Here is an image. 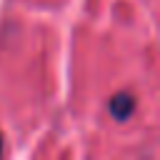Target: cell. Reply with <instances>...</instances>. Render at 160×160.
I'll return each instance as SVG.
<instances>
[{
	"label": "cell",
	"instance_id": "cell-1",
	"mask_svg": "<svg viewBox=\"0 0 160 160\" xmlns=\"http://www.w3.org/2000/svg\"><path fill=\"white\" fill-rule=\"evenodd\" d=\"M135 98L130 95V92H118V95H112L110 98V102H108V110H110V115H112V120H118V122H125L132 112H135Z\"/></svg>",
	"mask_w": 160,
	"mask_h": 160
},
{
	"label": "cell",
	"instance_id": "cell-2",
	"mask_svg": "<svg viewBox=\"0 0 160 160\" xmlns=\"http://www.w3.org/2000/svg\"><path fill=\"white\" fill-rule=\"evenodd\" d=\"M0 152H2V138H0Z\"/></svg>",
	"mask_w": 160,
	"mask_h": 160
}]
</instances>
